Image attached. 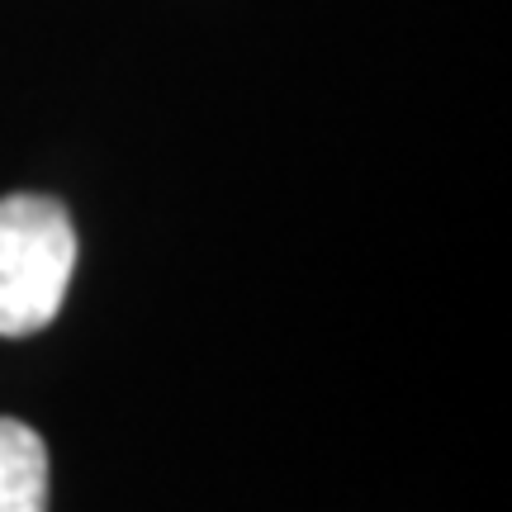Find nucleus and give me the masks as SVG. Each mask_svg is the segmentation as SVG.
Wrapping results in <instances>:
<instances>
[{
    "mask_svg": "<svg viewBox=\"0 0 512 512\" xmlns=\"http://www.w3.org/2000/svg\"><path fill=\"white\" fill-rule=\"evenodd\" d=\"M0 512H48V446L19 418H0Z\"/></svg>",
    "mask_w": 512,
    "mask_h": 512,
    "instance_id": "f03ea898",
    "label": "nucleus"
},
{
    "mask_svg": "<svg viewBox=\"0 0 512 512\" xmlns=\"http://www.w3.org/2000/svg\"><path fill=\"white\" fill-rule=\"evenodd\" d=\"M76 271L72 214L48 195L0 200V337H29L57 318Z\"/></svg>",
    "mask_w": 512,
    "mask_h": 512,
    "instance_id": "f257e3e1",
    "label": "nucleus"
}]
</instances>
